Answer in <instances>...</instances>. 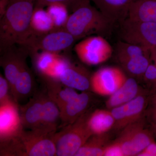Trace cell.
Here are the masks:
<instances>
[{
  "instance_id": "6da1fadb",
  "label": "cell",
  "mask_w": 156,
  "mask_h": 156,
  "mask_svg": "<svg viewBox=\"0 0 156 156\" xmlns=\"http://www.w3.org/2000/svg\"><path fill=\"white\" fill-rule=\"evenodd\" d=\"M35 0H9L0 17V53L21 45L30 34Z\"/></svg>"
},
{
  "instance_id": "7a4b0ae2",
  "label": "cell",
  "mask_w": 156,
  "mask_h": 156,
  "mask_svg": "<svg viewBox=\"0 0 156 156\" xmlns=\"http://www.w3.org/2000/svg\"><path fill=\"white\" fill-rule=\"evenodd\" d=\"M54 134L41 128L27 131L23 129L12 139L1 144V155L56 156Z\"/></svg>"
},
{
  "instance_id": "3957f363",
  "label": "cell",
  "mask_w": 156,
  "mask_h": 156,
  "mask_svg": "<svg viewBox=\"0 0 156 156\" xmlns=\"http://www.w3.org/2000/svg\"><path fill=\"white\" fill-rule=\"evenodd\" d=\"M87 0L70 14L64 28L76 41L91 35L104 36L110 32L112 23Z\"/></svg>"
},
{
  "instance_id": "277c9868",
  "label": "cell",
  "mask_w": 156,
  "mask_h": 156,
  "mask_svg": "<svg viewBox=\"0 0 156 156\" xmlns=\"http://www.w3.org/2000/svg\"><path fill=\"white\" fill-rule=\"evenodd\" d=\"M89 115L85 113L72 124L65 126L54 134L57 156H75L78 151L92 136L87 125Z\"/></svg>"
},
{
  "instance_id": "5b68a950",
  "label": "cell",
  "mask_w": 156,
  "mask_h": 156,
  "mask_svg": "<svg viewBox=\"0 0 156 156\" xmlns=\"http://www.w3.org/2000/svg\"><path fill=\"white\" fill-rule=\"evenodd\" d=\"M76 41L64 28L54 29L46 34L31 32L28 37L20 45L28 50L29 55L40 51L60 54L69 50Z\"/></svg>"
},
{
  "instance_id": "8992f818",
  "label": "cell",
  "mask_w": 156,
  "mask_h": 156,
  "mask_svg": "<svg viewBox=\"0 0 156 156\" xmlns=\"http://www.w3.org/2000/svg\"><path fill=\"white\" fill-rule=\"evenodd\" d=\"M120 23L121 40L150 51L156 48V23L127 17Z\"/></svg>"
},
{
  "instance_id": "52a82bcc",
  "label": "cell",
  "mask_w": 156,
  "mask_h": 156,
  "mask_svg": "<svg viewBox=\"0 0 156 156\" xmlns=\"http://www.w3.org/2000/svg\"><path fill=\"white\" fill-rule=\"evenodd\" d=\"M74 50L80 60L89 66L105 62L113 53L111 45L104 37L99 35L87 37L76 44Z\"/></svg>"
},
{
  "instance_id": "ba28073f",
  "label": "cell",
  "mask_w": 156,
  "mask_h": 156,
  "mask_svg": "<svg viewBox=\"0 0 156 156\" xmlns=\"http://www.w3.org/2000/svg\"><path fill=\"white\" fill-rule=\"evenodd\" d=\"M116 140L121 145L125 156H137L153 142L141 118L125 127Z\"/></svg>"
},
{
  "instance_id": "9c48e42d",
  "label": "cell",
  "mask_w": 156,
  "mask_h": 156,
  "mask_svg": "<svg viewBox=\"0 0 156 156\" xmlns=\"http://www.w3.org/2000/svg\"><path fill=\"white\" fill-rule=\"evenodd\" d=\"M127 78L119 68H102L91 76L90 88L98 95L110 96L122 86Z\"/></svg>"
},
{
  "instance_id": "30bf717a",
  "label": "cell",
  "mask_w": 156,
  "mask_h": 156,
  "mask_svg": "<svg viewBox=\"0 0 156 156\" xmlns=\"http://www.w3.org/2000/svg\"><path fill=\"white\" fill-rule=\"evenodd\" d=\"M29 55L28 50L20 45H14L1 54L0 63L9 82L11 93Z\"/></svg>"
},
{
  "instance_id": "8fae6325",
  "label": "cell",
  "mask_w": 156,
  "mask_h": 156,
  "mask_svg": "<svg viewBox=\"0 0 156 156\" xmlns=\"http://www.w3.org/2000/svg\"><path fill=\"white\" fill-rule=\"evenodd\" d=\"M23 129L16 101L11 99L0 104L1 144L10 140Z\"/></svg>"
},
{
  "instance_id": "7c38bea8",
  "label": "cell",
  "mask_w": 156,
  "mask_h": 156,
  "mask_svg": "<svg viewBox=\"0 0 156 156\" xmlns=\"http://www.w3.org/2000/svg\"><path fill=\"white\" fill-rule=\"evenodd\" d=\"M145 104V98L140 95L127 103L112 109L111 112L115 119V128L118 130L123 129L139 119Z\"/></svg>"
},
{
  "instance_id": "4fadbf2b",
  "label": "cell",
  "mask_w": 156,
  "mask_h": 156,
  "mask_svg": "<svg viewBox=\"0 0 156 156\" xmlns=\"http://www.w3.org/2000/svg\"><path fill=\"white\" fill-rule=\"evenodd\" d=\"M30 56L33 58L37 70L42 76L57 80L60 72L69 60L60 54L44 51Z\"/></svg>"
},
{
  "instance_id": "5bb4252c",
  "label": "cell",
  "mask_w": 156,
  "mask_h": 156,
  "mask_svg": "<svg viewBox=\"0 0 156 156\" xmlns=\"http://www.w3.org/2000/svg\"><path fill=\"white\" fill-rule=\"evenodd\" d=\"M91 76L85 67L69 60L60 72L57 80L66 87L84 92L90 88Z\"/></svg>"
},
{
  "instance_id": "9a60e30c",
  "label": "cell",
  "mask_w": 156,
  "mask_h": 156,
  "mask_svg": "<svg viewBox=\"0 0 156 156\" xmlns=\"http://www.w3.org/2000/svg\"><path fill=\"white\" fill-rule=\"evenodd\" d=\"M91 101V96L85 91L68 102L59 109L60 120L62 128L72 124L85 113Z\"/></svg>"
},
{
  "instance_id": "2e32d148",
  "label": "cell",
  "mask_w": 156,
  "mask_h": 156,
  "mask_svg": "<svg viewBox=\"0 0 156 156\" xmlns=\"http://www.w3.org/2000/svg\"><path fill=\"white\" fill-rule=\"evenodd\" d=\"M113 23H121L128 17L134 0H90Z\"/></svg>"
},
{
  "instance_id": "e0dca14e",
  "label": "cell",
  "mask_w": 156,
  "mask_h": 156,
  "mask_svg": "<svg viewBox=\"0 0 156 156\" xmlns=\"http://www.w3.org/2000/svg\"><path fill=\"white\" fill-rule=\"evenodd\" d=\"M43 93H37L20 108V116L23 128L37 129L41 125Z\"/></svg>"
},
{
  "instance_id": "ac0fdd59",
  "label": "cell",
  "mask_w": 156,
  "mask_h": 156,
  "mask_svg": "<svg viewBox=\"0 0 156 156\" xmlns=\"http://www.w3.org/2000/svg\"><path fill=\"white\" fill-rule=\"evenodd\" d=\"M58 119H60V110L58 106L48 94H43L41 121L38 128L54 134L57 130Z\"/></svg>"
},
{
  "instance_id": "d6986e66",
  "label": "cell",
  "mask_w": 156,
  "mask_h": 156,
  "mask_svg": "<svg viewBox=\"0 0 156 156\" xmlns=\"http://www.w3.org/2000/svg\"><path fill=\"white\" fill-rule=\"evenodd\" d=\"M139 86L133 78H127L119 89L112 94L106 102L109 108L112 109L133 100L138 95Z\"/></svg>"
},
{
  "instance_id": "ffe728a7",
  "label": "cell",
  "mask_w": 156,
  "mask_h": 156,
  "mask_svg": "<svg viewBox=\"0 0 156 156\" xmlns=\"http://www.w3.org/2000/svg\"><path fill=\"white\" fill-rule=\"evenodd\" d=\"M44 78L47 82V94L56 104L59 109L79 94L76 89L64 86L57 80Z\"/></svg>"
},
{
  "instance_id": "44dd1931",
  "label": "cell",
  "mask_w": 156,
  "mask_h": 156,
  "mask_svg": "<svg viewBox=\"0 0 156 156\" xmlns=\"http://www.w3.org/2000/svg\"><path fill=\"white\" fill-rule=\"evenodd\" d=\"M115 119L111 111L95 110L87 119V125L93 135L106 134L114 127Z\"/></svg>"
},
{
  "instance_id": "7402d4cb",
  "label": "cell",
  "mask_w": 156,
  "mask_h": 156,
  "mask_svg": "<svg viewBox=\"0 0 156 156\" xmlns=\"http://www.w3.org/2000/svg\"><path fill=\"white\" fill-rule=\"evenodd\" d=\"M128 17L156 23V0H134L130 7Z\"/></svg>"
},
{
  "instance_id": "603a6c76",
  "label": "cell",
  "mask_w": 156,
  "mask_h": 156,
  "mask_svg": "<svg viewBox=\"0 0 156 156\" xmlns=\"http://www.w3.org/2000/svg\"><path fill=\"white\" fill-rule=\"evenodd\" d=\"M34 78L31 71L26 63L23 67L11 92L14 101L28 96L33 90Z\"/></svg>"
},
{
  "instance_id": "cb8c5ba5",
  "label": "cell",
  "mask_w": 156,
  "mask_h": 156,
  "mask_svg": "<svg viewBox=\"0 0 156 156\" xmlns=\"http://www.w3.org/2000/svg\"><path fill=\"white\" fill-rule=\"evenodd\" d=\"M106 134L92 135L75 156H102L108 140Z\"/></svg>"
},
{
  "instance_id": "d4e9b609",
  "label": "cell",
  "mask_w": 156,
  "mask_h": 156,
  "mask_svg": "<svg viewBox=\"0 0 156 156\" xmlns=\"http://www.w3.org/2000/svg\"><path fill=\"white\" fill-rule=\"evenodd\" d=\"M31 30L37 34H46L55 28L47 10L34 8L30 22Z\"/></svg>"
},
{
  "instance_id": "484cf974",
  "label": "cell",
  "mask_w": 156,
  "mask_h": 156,
  "mask_svg": "<svg viewBox=\"0 0 156 156\" xmlns=\"http://www.w3.org/2000/svg\"><path fill=\"white\" fill-rule=\"evenodd\" d=\"M150 53L135 56L120 62L126 71L134 76L144 77L150 64Z\"/></svg>"
},
{
  "instance_id": "4316f807",
  "label": "cell",
  "mask_w": 156,
  "mask_h": 156,
  "mask_svg": "<svg viewBox=\"0 0 156 156\" xmlns=\"http://www.w3.org/2000/svg\"><path fill=\"white\" fill-rule=\"evenodd\" d=\"M116 55L119 62L127 60L135 56L150 53L144 48L120 40L116 46Z\"/></svg>"
},
{
  "instance_id": "83f0119b",
  "label": "cell",
  "mask_w": 156,
  "mask_h": 156,
  "mask_svg": "<svg viewBox=\"0 0 156 156\" xmlns=\"http://www.w3.org/2000/svg\"><path fill=\"white\" fill-rule=\"evenodd\" d=\"M48 12L55 29L64 28L70 14L67 7L61 4H54L48 6Z\"/></svg>"
},
{
  "instance_id": "f1b7e54d",
  "label": "cell",
  "mask_w": 156,
  "mask_h": 156,
  "mask_svg": "<svg viewBox=\"0 0 156 156\" xmlns=\"http://www.w3.org/2000/svg\"><path fill=\"white\" fill-rule=\"evenodd\" d=\"M87 0H35L34 8L44 9L54 4H61L67 7L69 13H72L81 4Z\"/></svg>"
},
{
  "instance_id": "f546056e",
  "label": "cell",
  "mask_w": 156,
  "mask_h": 156,
  "mask_svg": "<svg viewBox=\"0 0 156 156\" xmlns=\"http://www.w3.org/2000/svg\"><path fill=\"white\" fill-rule=\"evenodd\" d=\"M10 85L7 79L1 74L0 75V104L11 99L9 97Z\"/></svg>"
},
{
  "instance_id": "4dcf8cb0",
  "label": "cell",
  "mask_w": 156,
  "mask_h": 156,
  "mask_svg": "<svg viewBox=\"0 0 156 156\" xmlns=\"http://www.w3.org/2000/svg\"><path fill=\"white\" fill-rule=\"evenodd\" d=\"M103 156H125V154L119 143L115 140L107 146Z\"/></svg>"
},
{
  "instance_id": "1f68e13d",
  "label": "cell",
  "mask_w": 156,
  "mask_h": 156,
  "mask_svg": "<svg viewBox=\"0 0 156 156\" xmlns=\"http://www.w3.org/2000/svg\"><path fill=\"white\" fill-rule=\"evenodd\" d=\"M144 77L146 81L156 84V66L154 64H150L144 73Z\"/></svg>"
},
{
  "instance_id": "d6a6232c",
  "label": "cell",
  "mask_w": 156,
  "mask_h": 156,
  "mask_svg": "<svg viewBox=\"0 0 156 156\" xmlns=\"http://www.w3.org/2000/svg\"><path fill=\"white\" fill-rule=\"evenodd\" d=\"M137 156H156V143L152 142Z\"/></svg>"
},
{
  "instance_id": "836d02e7",
  "label": "cell",
  "mask_w": 156,
  "mask_h": 156,
  "mask_svg": "<svg viewBox=\"0 0 156 156\" xmlns=\"http://www.w3.org/2000/svg\"><path fill=\"white\" fill-rule=\"evenodd\" d=\"M9 0H0V17L2 16Z\"/></svg>"
},
{
  "instance_id": "e575fe53",
  "label": "cell",
  "mask_w": 156,
  "mask_h": 156,
  "mask_svg": "<svg viewBox=\"0 0 156 156\" xmlns=\"http://www.w3.org/2000/svg\"><path fill=\"white\" fill-rule=\"evenodd\" d=\"M151 58L154 62L155 65L156 66V51L154 50H150Z\"/></svg>"
},
{
  "instance_id": "d590c367",
  "label": "cell",
  "mask_w": 156,
  "mask_h": 156,
  "mask_svg": "<svg viewBox=\"0 0 156 156\" xmlns=\"http://www.w3.org/2000/svg\"><path fill=\"white\" fill-rule=\"evenodd\" d=\"M154 114V117L155 119H156V102H155V108Z\"/></svg>"
},
{
  "instance_id": "8d00e7d4",
  "label": "cell",
  "mask_w": 156,
  "mask_h": 156,
  "mask_svg": "<svg viewBox=\"0 0 156 156\" xmlns=\"http://www.w3.org/2000/svg\"><path fill=\"white\" fill-rule=\"evenodd\" d=\"M154 128H155V130L156 131V125H155V126Z\"/></svg>"
},
{
  "instance_id": "74e56055",
  "label": "cell",
  "mask_w": 156,
  "mask_h": 156,
  "mask_svg": "<svg viewBox=\"0 0 156 156\" xmlns=\"http://www.w3.org/2000/svg\"><path fill=\"white\" fill-rule=\"evenodd\" d=\"M152 50H155V51H156V48H155V49H152Z\"/></svg>"
},
{
  "instance_id": "f35d334b",
  "label": "cell",
  "mask_w": 156,
  "mask_h": 156,
  "mask_svg": "<svg viewBox=\"0 0 156 156\" xmlns=\"http://www.w3.org/2000/svg\"></svg>"
}]
</instances>
